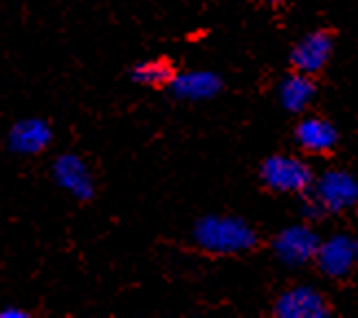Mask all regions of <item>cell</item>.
Returning a JSON list of instances; mask_svg holds the SVG:
<instances>
[{
	"label": "cell",
	"mask_w": 358,
	"mask_h": 318,
	"mask_svg": "<svg viewBox=\"0 0 358 318\" xmlns=\"http://www.w3.org/2000/svg\"><path fill=\"white\" fill-rule=\"evenodd\" d=\"M259 182L273 194L306 196L315 185L317 173L308 161L292 154H268L257 169Z\"/></svg>",
	"instance_id": "3957f363"
},
{
	"label": "cell",
	"mask_w": 358,
	"mask_h": 318,
	"mask_svg": "<svg viewBox=\"0 0 358 318\" xmlns=\"http://www.w3.org/2000/svg\"><path fill=\"white\" fill-rule=\"evenodd\" d=\"M319 84L313 75H306L299 71H290L277 86V99L286 113L290 115H301L313 106L317 99Z\"/></svg>",
	"instance_id": "7c38bea8"
},
{
	"label": "cell",
	"mask_w": 358,
	"mask_h": 318,
	"mask_svg": "<svg viewBox=\"0 0 358 318\" xmlns=\"http://www.w3.org/2000/svg\"><path fill=\"white\" fill-rule=\"evenodd\" d=\"M194 244L217 257H236L251 252L259 244V235L248 219L231 213L200 215L192 226Z\"/></svg>",
	"instance_id": "6da1fadb"
},
{
	"label": "cell",
	"mask_w": 358,
	"mask_h": 318,
	"mask_svg": "<svg viewBox=\"0 0 358 318\" xmlns=\"http://www.w3.org/2000/svg\"><path fill=\"white\" fill-rule=\"evenodd\" d=\"M53 123L44 117L15 119L5 134V150L18 158H34L44 154L53 145Z\"/></svg>",
	"instance_id": "52a82bcc"
},
{
	"label": "cell",
	"mask_w": 358,
	"mask_h": 318,
	"mask_svg": "<svg viewBox=\"0 0 358 318\" xmlns=\"http://www.w3.org/2000/svg\"><path fill=\"white\" fill-rule=\"evenodd\" d=\"M178 68L172 59L167 57H148L130 66V79L136 86L154 88V90H167L172 79L176 77Z\"/></svg>",
	"instance_id": "4fadbf2b"
},
{
	"label": "cell",
	"mask_w": 358,
	"mask_h": 318,
	"mask_svg": "<svg viewBox=\"0 0 358 318\" xmlns=\"http://www.w3.org/2000/svg\"><path fill=\"white\" fill-rule=\"evenodd\" d=\"M294 145L308 156H330L341 145L338 127L325 117L306 115L297 121L292 130Z\"/></svg>",
	"instance_id": "30bf717a"
},
{
	"label": "cell",
	"mask_w": 358,
	"mask_h": 318,
	"mask_svg": "<svg viewBox=\"0 0 358 318\" xmlns=\"http://www.w3.org/2000/svg\"><path fill=\"white\" fill-rule=\"evenodd\" d=\"M51 180L77 202H90L97 196V178L88 161L77 152H62L51 161Z\"/></svg>",
	"instance_id": "5b68a950"
},
{
	"label": "cell",
	"mask_w": 358,
	"mask_h": 318,
	"mask_svg": "<svg viewBox=\"0 0 358 318\" xmlns=\"http://www.w3.org/2000/svg\"><path fill=\"white\" fill-rule=\"evenodd\" d=\"M332 314V305L315 285H290L273 303L275 318H325Z\"/></svg>",
	"instance_id": "9c48e42d"
},
{
	"label": "cell",
	"mask_w": 358,
	"mask_h": 318,
	"mask_svg": "<svg viewBox=\"0 0 358 318\" xmlns=\"http://www.w3.org/2000/svg\"><path fill=\"white\" fill-rule=\"evenodd\" d=\"M253 3H259V5H271V7H275V5H282L284 0H253Z\"/></svg>",
	"instance_id": "9a60e30c"
},
{
	"label": "cell",
	"mask_w": 358,
	"mask_h": 318,
	"mask_svg": "<svg viewBox=\"0 0 358 318\" xmlns=\"http://www.w3.org/2000/svg\"><path fill=\"white\" fill-rule=\"evenodd\" d=\"M29 310L20 305H3L0 308V318H29Z\"/></svg>",
	"instance_id": "5bb4252c"
},
{
	"label": "cell",
	"mask_w": 358,
	"mask_h": 318,
	"mask_svg": "<svg viewBox=\"0 0 358 318\" xmlns=\"http://www.w3.org/2000/svg\"><path fill=\"white\" fill-rule=\"evenodd\" d=\"M301 198V215L308 222L343 215L358 206V178L348 169H325Z\"/></svg>",
	"instance_id": "7a4b0ae2"
},
{
	"label": "cell",
	"mask_w": 358,
	"mask_h": 318,
	"mask_svg": "<svg viewBox=\"0 0 358 318\" xmlns=\"http://www.w3.org/2000/svg\"><path fill=\"white\" fill-rule=\"evenodd\" d=\"M323 237L313 229V222H294L273 237V254L286 268H303L315 263Z\"/></svg>",
	"instance_id": "277c9868"
},
{
	"label": "cell",
	"mask_w": 358,
	"mask_h": 318,
	"mask_svg": "<svg viewBox=\"0 0 358 318\" xmlns=\"http://www.w3.org/2000/svg\"><path fill=\"white\" fill-rule=\"evenodd\" d=\"M334 46H336V36L332 29L317 27L313 31H308V34H303L292 44L288 55L290 68L317 77L332 62Z\"/></svg>",
	"instance_id": "8992f818"
},
{
	"label": "cell",
	"mask_w": 358,
	"mask_h": 318,
	"mask_svg": "<svg viewBox=\"0 0 358 318\" xmlns=\"http://www.w3.org/2000/svg\"><path fill=\"white\" fill-rule=\"evenodd\" d=\"M227 88V82L220 73L209 71V68H192V71H180L172 79L167 92L178 101L187 103H200V101H211L217 94H222Z\"/></svg>",
	"instance_id": "8fae6325"
},
{
	"label": "cell",
	"mask_w": 358,
	"mask_h": 318,
	"mask_svg": "<svg viewBox=\"0 0 358 318\" xmlns=\"http://www.w3.org/2000/svg\"><path fill=\"white\" fill-rule=\"evenodd\" d=\"M315 266L328 279H348L358 266V240L350 233H332L321 240Z\"/></svg>",
	"instance_id": "ba28073f"
}]
</instances>
